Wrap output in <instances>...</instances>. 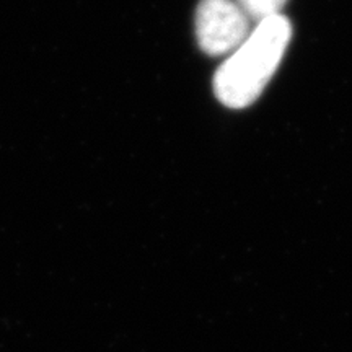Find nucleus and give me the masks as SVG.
<instances>
[{
    "instance_id": "f257e3e1",
    "label": "nucleus",
    "mask_w": 352,
    "mask_h": 352,
    "mask_svg": "<svg viewBox=\"0 0 352 352\" xmlns=\"http://www.w3.org/2000/svg\"><path fill=\"white\" fill-rule=\"evenodd\" d=\"M292 38V26L284 15L259 21L239 50L214 76V94L228 108H246L258 100L274 76Z\"/></svg>"
},
{
    "instance_id": "f03ea898",
    "label": "nucleus",
    "mask_w": 352,
    "mask_h": 352,
    "mask_svg": "<svg viewBox=\"0 0 352 352\" xmlns=\"http://www.w3.org/2000/svg\"><path fill=\"white\" fill-rule=\"evenodd\" d=\"M250 36V19L233 0H201L196 10V38L209 56L235 51Z\"/></svg>"
},
{
    "instance_id": "7ed1b4c3",
    "label": "nucleus",
    "mask_w": 352,
    "mask_h": 352,
    "mask_svg": "<svg viewBox=\"0 0 352 352\" xmlns=\"http://www.w3.org/2000/svg\"><path fill=\"white\" fill-rule=\"evenodd\" d=\"M241 10L246 13L248 19L259 21L280 15L287 0H236Z\"/></svg>"
}]
</instances>
